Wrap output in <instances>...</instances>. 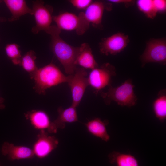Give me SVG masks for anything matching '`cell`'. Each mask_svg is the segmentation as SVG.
I'll return each mask as SVG.
<instances>
[{"instance_id": "1", "label": "cell", "mask_w": 166, "mask_h": 166, "mask_svg": "<svg viewBox=\"0 0 166 166\" xmlns=\"http://www.w3.org/2000/svg\"><path fill=\"white\" fill-rule=\"evenodd\" d=\"M51 37V47L54 54L63 66L65 72L73 74L77 67L75 61L79 51V47L72 46L60 37L61 30L55 25L51 26L45 31Z\"/></svg>"}, {"instance_id": "2", "label": "cell", "mask_w": 166, "mask_h": 166, "mask_svg": "<svg viewBox=\"0 0 166 166\" xmlns=\"http://www.w3.org/2000/svg\"><path fill=\"white\" fill-rule=\"evenodd\" d=\"M30 76L34 80L33 88L39 94H44L48 88L59 84L68 83L71 75L66 76L53 63H50L38 69Z\"/></svg>"}, {"instance_id": "3", "label": "cell", "mask_w": 166, "mask_h": 166, "mask_svg": "<svg viewBox=\"0 0 166 166\" xmlns=\"http://www.w3.org/2000/svg\"><path fill=\"white\" fill-rule=\"evenodd\" d=\"M134 87L132 80L128 79L118 86H109L107 91L102 92L101 95L107 105L113 101L121 106L132 107L136 105L137 100Z\"/></svg>"}, {"instance_id": "4", "label": "cell", "mask_w": 166, "mask_h": 166, "mask_svg": "<svg viewBox=\"0 0 166 166\" xmlns=\"http://www.w3.org/2000/svg\"><path fill=\"white\" fill-rule=\"evenodd\" d=\"M56 26L61 30H75L78 35L84 34L89 28L90 23L86 19L84 12L77 15L74 13L66 12L53 16Z\"/></svg>"}, {"instance_id": "5", "label": "cell", "mask_w": 166, "mask_h": 166, "mask_svg": "<svg viewBox=\"0 0 166 166\" xmlns=\"http://www.w3.org/2000/svg\"><path fill=\"white\" fill-rule=\"evenodd\" d=\"M115 67L109 63L103 64L91 70L88 77L89 85L98 93L105 87L111 85L112 78L116 75Z\"/></svg>"}, {"instance_id": "6", "label": "cell", "mask_w": 166, "mask_h": 166, "mask_svg": "<svg viewBox=\"0 0 166 166\" xmlns=\"http://www.w3.org/2000/svg\"><path fill=\"white\" fill-rule=\"evenodd\" d=\"M140 58L142 67L149 63H156L165 65L166 63L165 39H151L147 43L145 49L140 56Z\"/></svg>"}, {"instance_id": "7", "label": "cell", "mask_w": 166, "mask_h": 166, "mask_svg": "<svg viewBox=\"0 0 166 166\" xmlns=\"http://www.w3.org/2000/svg\"><path fill=\"white\" fill-rule=\"evenodd\" d=\"M32 10L36 22L32 29L33 33L37 34L41 31H46L51 26L53 20L52 7L44 5L43 1L37 0L33 2Z\"/></svg>"}, {"instance_id": "8", "label": "cell", "mask_w": 166, "mask_h": 166, "mask_svg": "<svg viewBox=\"0 0 166 166\" xmlns=\"http://www.w3.org/2000/svg\"><path fill=\"white\" fill-rule=\"evenodd\" d=\"M87 73L85 69L77 68L74 73L71 75L68 83L71 89L72 103V105L77 107L79 105L87 87L89 85Z\"/></svg>"}, {"instance_id": "9", "label": "cell", "mask_w": 166, "mask_h": 166, "mask_svg": "<svg viewBox=\"0 0 166 166\" xmlns=\"http://www.w3.org/2000/svg\"><path fill=\"white\" fill-rule=\"evenodd\" d=\"M130 41L128 35L118 32L102 39L99 43L100 51L108 56L116 55L126 47Z\"/></svg>"}, {"instance_id": "10", "label": "cell", "mask_w": 166, "mask_h": 166, "mask_svg": "<svg viewBox=\"0 0 166 166\" xmlns=\"http://www.w3.org/2000/svg\"><path fill=\"white\" fill-rule=\"evenodd\" d=\"M58 143V140L55 136L49 135L45 130H40L32 150L35 156L39 158H44L57 148Z\"/></svg>"}, {"instance_id": "11", "label": "cell", "mask_w": 166, "mask_h": 166, "mask_svg": "<svg viewBox=\"0 0 166 166\" xmlns=\"http://www.w3.org/2000/svg\"><path fill=\"white\" fill-rule=\"evenodd\" d=\"M26 118L28 120L35 129L47 130L49 133H56L57 129L53 122H51L48 114L44 111L33 110L25 114Z\"/></svg>"}, {"instance_id": "12", "label": "cell", "mask_w": 166, "mask_h": 166, "mask_svg": "<svg viewBox=\"0 0 166 166\" xmlns=\"http://www.w3.org/2000/svg\"><path fill=\"white\" fill-rule=\"evenodd\" d=\"M1 152L3 155L7 156L11 160L32 159L35 156L32 149L25 146L15 145L7 142L3 143Z\"/></svg>"}, {"instance_id": "13", "label": "cell", "mask_w": 166, "mask_h": 166, "mask_svg": "<svg viewBox=\"0 0 166 166\" xmlns=\"http://www.w3.org/2000/svg\"><path fill=\"white\" fill-rule=\"evenodd\" d=\"M106 7L103 2L93 1L84 12L86 19L94 27L101 28L104 10L108 9Z\"/></svg>"}, {"instance_id": "14", "label": "cell", "mask_w": 166, "mask_h": 166, "mask_svg": "<svg viewBox=\"0 0 166 166\" xmlns=\"http://www.w3.org/2000/svg\"><path fill=\"white\" fill-rule=\"evenodd\" d=\"M79 48V52L75 61L76 65H78L83 68L91 70L98 66L88 43L82 44Z\"/></svg>"}, {"instance_id": "15", "label": "cell", "mask_w": 166, "mask_h": 166, "mask_svg": "<svg viewBox=\"0 0 166 166\" xmlns=\"http://www.w3.org/2000/svg\"><path fill=\"white\" fill-rule=\"evenodd\" d=\"M5 4L12 14L10 21L18 19L20 17L27 14H32V11L27 6L24 0H5Z\"/></svg>"}, {"instance_id": "16", "label": "cell", "mask_w": 166, "mask_h": 166, "mask_svg": "<svg viewBox=\"0 0 166 166\" xmlns=\"http://www.w3.org/2000/svg\"><path fill=\"white\" fill-rule=\"evenodd\" d=\"M109 123L107 121H102L98 118L92 119L85 124L88 131L94 136L106 142L110 138L107 133L106 126Z\"/></svg>"}, {"instance_id": "17", "label": "cell", "mask_w": 166, "mask_h": 166, "mask_svg": "<svg viewBox=\"0 0 166 166\" xmlns=\"http://www.w3.org/2000/svg\"><path fill=\"white\" fill-rule=\"evenodd\" d=\"M57 111L58 117L53 122L57 129H64L65 123H73L78 121L76 107L72 105L65 109L59 107Z\"/></svg>"}, {"instance_id": "18", "label": "cell", "mask_w": 166, "mask_h": 166, "mask_svg": "<svg viewBox=\"0 0 166 166\" xmlns=\"http://www.w3.org/2000/svg\"><path fill=\"white\" fill-rule=\"evenodd\" d=\"M109 161L116 166H139L138 161L133 156L114 151L108 156Z\"/></svg>"}, {"instance_id": "19", "label": "cell", "mask_w": 166, "mask_h": 166, "mask_svg": "<svg viewBox=\"0 0 166 166\" xmlns=\"http://www.w3.org/2000/svg\"><path fill=\"white\" fill-rule=\"evenodd\" d=\"M153 109L156 117L161 122L166 118V94L165 89L160 91L153 102Z\"/></svg>"}, {"instance_id": "20", "label": "cell", "mask_w": 166, "mask_h": 166, "mask_svg": "<svg viewBox=\"0 0 166 166\" xmlns=\"http://www.w3.org/2000/svg\"><path fill=\"white\" fill-rule=\"evenodd\" d=\"M36 53L32 50L28 51L22 57L19 65L29 73L30 76L38 69L36 64Z\"/></svg>"}, {"instance_id": "21", "label": "cell", "mask_w": 166, "mask_h": 166, "mask_svg": "<svg viewBox=\"0 0 166 166\" xmlns=\"http://www.w3.org/2000/svg\"><path fill=\"white\" fill-rule=\"evenodd\" d=\"M20 46L16 44L12 43L7 44L5 47L6 54L15 65H19L22 56Z\"/></svg>"}, {"instance_id": "22", "label": "cell", "mask_w": 166, "mask_h": 166, "mask_svg": "<svg viewBox=\"0 0 166 166\" xmlns=\"http://www.w3.org/2000/svg\"><path fill=\"white\" fill-rule=\"evenodd\" d=\"M136 4L139 10L144 13L148 18H154L156 16V11L153 0H139Z\"/></svg>"}, {"instance_id": "23", "label": "cell", "mask_w": 166, "mask_h": 166, "mask_svg": "<svg viewBox=\"0 0 166 166\" xmlns=\"http://www.w3.org/2000/svg\"><path fill=\"white\" fill-rule=\"evenodd\" d=\"M69 2L76 8L83 10L86 9L93 1L92 0H70Z\"/></svg>"}, {"instance_id": "24", "label": "cell", "mask_w": 166, "mask_h": 166, "mask_svg": "<svg viewBox=\"0 0 166 166\" xmlns=\"http://www.w3.org/2000/svg\"><path fill=\"white\" fill-rule=\"evenodd\" d=\"M154 6L156 12H164L166 9V1L153 0Z\"/></svg>"}, {"instance_id": "25", "label": "cell", "mask_w": 166, "mask_h": 166, "mask_svg": "<svg viewBox=\"0 0 166 166\" xmlns=\"http://www.w3.org/2000/svg\"><path fill=\"white\" fill-rule=\"evenodd\" d=\"M109 2L116 4H123L125 6L128 7L133 5L135 1L132 0H109Z\"/></svg>"}, {"instance_id": "26", "label": "cell", "mask_w": 166, "mask_h": 166, "mask_svg": "<svg viewBox=\"0 0 166 166\" xmlns=\"http://www.w3.org/2000/svg\"><path fill=\"white\" fill-rule=\"evenodd\" d=\"M4 99L3 98L0 97V109H4L5 108V105L3 104Z\"/></svg>"}, {"instance_id": "27", "label": "cell", "mask_w": 166, "mask_h": 166, "mask_svg": "<svg viewBox=\"0 0 166 166\" xmlns=\"http://www.w3.org/2000/svg\"><path fill=\"white\" fill-rule=\"evenodd\" d=\"M3 21V19L0 18V21Z\"/></svg>"}, {"instance_id": "28", "label": "cell", "mask_w": 166, "mask_h": 166, "mask_svg": "<svg viewBox=\"0 0 166 166\" xmlns=\"http://www.w3.org/2000/svg\"></svg>"}]
</instances>
